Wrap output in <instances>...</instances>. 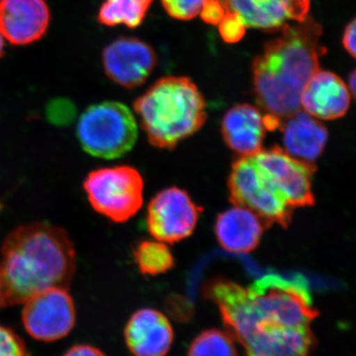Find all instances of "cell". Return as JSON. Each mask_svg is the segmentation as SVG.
<instances>
[{"mask_svg":"<svg viewBox=\"0 0 356 356\" xmlns=\"http://www.w3.org/2000/svg\"><path fill=\"white\" fill-rule=\"evenodd\" d=\"M205 295L245 356H311L317 346L311 325L318 312L302 277L268 274L248 288L217 278Z\"/></svg>","mask_w":356,"mask_h":356,"instance_id":"6da1fadb","label":"cell"},{"mask_svg":"<svg viewBox=\"0 0 356 356\" xmlns=\"http://www.w3.org/2000/svg\"><path fill=\"white\" fill-rule=\"evenodd\" d=\"M280 36L264 44L254 58V91L264 114L282 122L301 108V93L320 70L327 53L321 44L322 26L308 16L302 22L285 25Z\"/></svg>","mask_w":356,"mask_h":356,"instance_id":"7a4b0ae2","label":"cell"},{"mask_svg":"<svg viewBox=\"0 0 356 356\" xmlns=\"http://www.w3.org/2000/svg\"><path fill=\"white\" fill-rule=\"evenodd\" d=\"M0 252L6 306L24 303L51 288L69 289L76 273L74 243L64 229L48 222H32L13 229Z\"/></svg>","mask_w":356,"mask_h":356,"instance_id":"3957f363","label":"cell"},{"mask_svg":"<svg viewBox=\"0 0 356 356\" xmlns=\"http://www.w3.org/2000/svg\"><path fill=\"white\" fill-rule=\"evenodd\" d=\"M149 144L172 149L200 130L207 120L197 86L184 76L159 79L134 102Z\"/></svg>","mask_w":356,"mask_h":356,"instance_id":"277c9868","label":"cell"},{"mask_svg":"<svg viewBox=\"0 0 356 356\" xmlns=\"http://www.w3.org/2000/svg\"><path fill=\"white\" fill-rule=\"evenodd\" d=\"M76 135L81 147L90 156L118 159L135 146L137 121L126 105L116 102H100L91 105L81 114Z\"/></svg>","mask_w":356,"mask_h":356,"instance_id":"5b68a950","label":"cell"},{"mask_svg":"<svg viewBox=\"0 0 356 356\" xmlns=\"http://www.w3.org/2000/svg\"><path fill=\"white\" fill-rule=\"evenodd\" d=\"M83 188L91 207L115 222L129 221L144 201V179L132 166L93 170L84 180Z\"/></svg>","mask_w":356,"mask_h":356,"instance_id":"8992f818","label":"cell"},{"mask_svg":"<svg viewBox=\"0 0 356 356\" xmlns=\"http://www.w3.org/2000/svg\"><path fill=\"white\" fill-rule=\"evenodd\" d=\"M228 185L232 203L252 210L269 227L289 226L294 209L264 177L252 156L236 159L232 165Z\"/></svg>","mask_w":356,"mask_h":356,"instance_id":"52a82bcc","label":"cell"},{"mask_svg":"<svg viewBox=\"0 0 356 356\" xmlns=\"http://www.w3.org/2000/svg\"><path fill=\"white\" fill-rule=\"evenodd\" d=\"M252 159L292 209L315 204L312 182L317 168L314 163L293 158L280 146L261 149Z\"/></svg>","mask_w":356,"mask_h":356,"instance_id":"ba28073f","label":"cell"},{"mask_svg":"<svg viewBox=\"0 0 356 356\" xmlns=\"http://www.w3.org/2000/svg\"><path fill=\"white\" fill-rule=\"evenodd\" d=\"M23 304V325L36 341L53 343L64 339L76 325V306L65 288L37 293Z\"/></svg>","mask_w":356,"mask_h":356,"instance_id":"9c48e42d","label":"cell"},{"mask_svg":"<svg viewBox=\"0 0 356 356\" xmlns=\"http://www.w3.org/2000/svg\"><path fill=\"white\" fill-rule=\"evenodd\" d=\"M202 208L184 189L172 186L159 192L147 210V226L156 241L173 243L193 233Z\"/></svg>","mask_w":356,"mask_h":356,"instance_id":"30bf717a","label":"cell"},{"mask_svg":"<svg viewBox=\"0 0 356 356\" xmlns=\"http://www.w3.org/2000/svg\"><path fill=\"white\" fill-rule=\"evenodd\" d=\"M156 62V51L149 44L129 37L115 40L102 54L106 76L115 83L128 89L146 83Z\"/></svg>","mask_w":356,"mask_h":356,"instance_id":"8fae6325","label":"cell"},{"mask_svg":"<svg viewBox=\"0 0 356 356\" xmlns=\"http://www.w3.org/2000/svg\"><path fill=\"white\" fill-rule=\"evenodd\" d=\"M227 10L235 13L245 27L280 32L291 21L309 16L310 0H222Z\"/></svg>","mask_w":356,"mask_h":356,"instance_id":"7c38bea8","label":"cell"},{"mask_svg":"<svg viewBox=\"0 0 356 356\" xmlns=\"http://www.w3.org/2000/svg\"><path fill=\"white\" fill-rule=\"evenodd\" d=\"M51 13L44 0H0V34L13 46L43 38Z\"/></svg>","mask_w":356,"mask_h":356,"instance_id":"4fadbf2b","label":"cell"},{"mask_svg":"<svg viewBox=\"0 0 356 356\" xmlns=\"http://www.w3.org/2000/svg\"><path fill=\"white\" fill-rule=\"evenodd\" d=\"M126 344L134 356H166L175 332L168 318L154 309H140L126 325Z\"/></svg>","mask_w":356,"mask_h":356,"instance_id":"5bb4252c","label":"cell"},{"mask_svg":"<svg viewBox=\"0 0 356 356\" xmlns=\"http://www.w3.org/2000/svg\"><path fill=\"white\" fill-rule=\"evenodd\" d=\"M300 103L315 118L336 120L350 109V89L334 72L318 70L302 91Z\"/></svg>","mask_w":356,"mask_h":356,"instance_id":"9a60e30c","label":"cell"},{"mask_svg":"<svg viewBox=\"0 0 356 356\" xmlns=\"http://www.w3.org/2000/svg\"><path fill=\"white\" fill-rule=\"evenodd\" d=\"M268 225L252 210L234 206L218 216L215 235L220 245L233 254H248L261 243Z\"/></svg>","mask_w":356,"mask_h":356,"instance_id":"2e32d148","label":"cell"},{"mask_svg":"<svg viewBox=\"0 0 356 356\" xmlns=\"http://www.w3.org/2000/svg\"><path fill=\"white\" fill-rule=\"evenodd\" d=\"M266 131L264 115L248 103L232 107L222 118V138L241 156H252L261 151Z\"/></svg>","mask_w":356,"mask_h":356,"instance_id":"e0dca14e","label":"cell"},{"mask_svg":"<svg viewBox=\"0 0 356 356\" xmlns=\"http://www.w3.org/2000/svg\"><path fill=\"white\" fill-rule=\"evenodd\" d=\"M284 151L293 158L313 163L320 158L327 145L329 133L315 117L299 110L283 121Z\"/></svg>","mask_w":356,"mask_h":356,"instance_id":"ac0fdd59","label":"cell"},{"mask_svg":"<svg viewBox=\"0 0 356 356\" xmlns=\"http://www.w3.org/2000/svg\"><path fill=\"white\" fill-rule=\"evenodd\" d=\"M153 1L154 0H105L98 13V22L108 27L125 25L131 29H135L142 24Z\"/></svg>","mask_w":356,"mask_h":356,"instance_id":"d6986e66","label":"cell"},{"mask_svg":"<svg viewBox=\"0 0 356 356\" xmlns=\"http://www.w3.org/2000/svg\"><path fill=\"white\" fill-rule=\"evenodd\" d=\"M136 264L140 273L156 276L168 273L175 266V259L165 243L144 241L134 250Z\"/></svg>","mask_w":356,"mask_h":356,"instance_id":"ffe728a7","label":"cell"},{"mask_svg":"<svg viewBox=\"0 0 356 356\" xmlns=\"http://www.w3.org/2000/svg\"><path fill=\"white\" fill-rule=\"evenodd\" d=\"M187 356H238L234 339L226 332L212 329L198 334Z\"/></svg>","mask_w":356,"mask_h":356,"instance_id":"44dd1931","label":"cell"},{"mask_svg":"<svg viewBox=\"0 0 356 356\" xmlns=\"http://www.w3.org/2000/svg\"><path fill=\"white\" fill-rule=\"evenodd\" d=\"M205 1L206 0H161V4L170 17L187 21L199 15Z\"/></svg>","mask_w":356,"mask_h":356,"instance_id":"7402d4cb","label":"cell"},{"mask_svg":"<svg viewBox=\"0 0 356 356\" xmlns=\"http://www.w3.org/2000/svg\"><path fill=\"white\" fill-rule=\"evenodd\" d=\"M219 32L222 40L227 43H238L245 35V25L235 13L227 10L221 22L219 23Z\"/></svg>","mask_w":356,"mask_h":356,"instance_id":"603a6c76","label":"cell"},{"mask_svg":"<svg viewBox=\"0 0 356 356\" xmlns=\"http://www.w3.org/2000/svg\"><path fill=\"white\" fill-rule=\"evenodd\" d=\"M0 356H31L25 343L13 330L0 325Z\"/></svg>","mask_w":356,"mask_h":356,"instance_id":"cb8c5ba5","label":"cell"},{"mask_svg":"<svg viewBox=\"0 0 356 356\" xmlns=\"http://www.w3.org/2000/svg\"><path fill=\"white\" fill-rule=\"evenodd\" d=\"M227 13L222 0H206L199 15L204 22L210 25H218Z\"/></svg>","mask_w":356,"mask_h":356,"instance_id":"d4e9b609","label":"cell"},{"mask_svg":"<svg viewBox=\"0 0 356 356\" xmlns=\"http://www.w3.org/2000/svg\"><path fill=\"white\" fill-rule=\"evenodd\" d=\"M356 21L353 19L350 24L346 26L344 29L343 36V44L346 51L351 56L355 57V33H356Z\"/></svg>","mask_w":356,"mask_h":356,"instance_id":"484cf974","label":"cell"},{"mask_svg":"<svg viewBox=\"0 0 356 356\" xmlns=\"http://www.w3.org/2000/svg\"><path fill=\"white\" fill-rule=\"evenodd\" d=\"M63 356H107L99 348L89 344H77L70 348Z\"/></svg>","mask_w":356,"mask_h":356,"instance_id":"4316f807","label":"cell"},{"mask_svg":"<svg viewBox=\"0 0 356 356\" xmlns=\"http://www.w3.org/2000/svg\"><path fill=\"white\" fill-rule=\"evenodd\" d=\"M348 88H350L351 91V95L355 96V88H356V74L355 70H353L351 72L350 76V81H348Z\"/></svg>","mask_w":356,"mask_h":356,"instance_id":"83f0119b","label":"cell"},{"mask_svg":"<svg viewBox=\"0 0 356 356\" xmlns=\"http://www.w3.org/2000/svg\"><path fill=\"white\" fill-rule=\"evenodd\" d=\"M6 306V298H4L3 287H2L1 278H0V308Z\"/></svg>","mask_w":356,"mask_h":356,"instance_id":"f1b7e54d","label":"cell"},{"mask_svg":"<svg viewBox=\"0 0 356 356\" xmlns=\"http://www.w3.org/2000/svg\"><path fill=\"white\" fill-rule=\"evenodd\" d=\"M4 55V42H3V37H2V35L0 34V58L2 57V56Z\"/></svg>","mask_w":356,"mask_h":356,"instance_id":"f546056e","label":"cell"},{"mask_svg":"<svg viewBox=\"0 0 356 356\" xmlns=\"http://www.w3.org/2000/svg\"><path fill=\"white\" fill-rule=\"evenodd\" d=\"M0 210H1V206H0Z\"/></svg>","mask_w":356,"mask_h":356,"instance_id":"4dcf8cb0","label":"cell"}]
</instances>
